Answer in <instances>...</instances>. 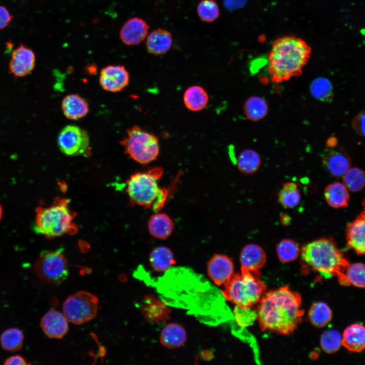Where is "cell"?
<instances>
[{"instance_id":"1","label":"cell","mask_w":365,"mask_h":365,"mask_svg":"<svg viewBox=\"0 0 365 365\" xmlns=\"http://www.w3.org/2000/svg\"><path fill=\"white\" fill-rule=\"evenodd\" d=\"M300 295L287 286L266 293L259 302L257 319L261 330L283 335L292 334L302 320Z\"/></svg>"},{"instance_id":"2","label":"cell","mask_w":365,"mask_h":365,"mask_svg":"<svg viewBox=\"0 0 365 365\" xmlns=\"http://www.w3.org/2000/svg\"><path fill=\"white\" fill-rule=\"evenodd\" d=\"M311 52L310 45L301 38L286 35L276 39L268 55L271 81L279 83L300 76Z\"/></svg>"},{"instance_id":"3","label":"cell","mask_w":365,"mask_h":365,"mask_svg":"<svg viewBox=\"0 0 365 365\" xmlns=\"http://www.w3.org/2000/svg\"><path fill=\"white\" fill-rule=\"evenodd\" d=\"M300 253L304 262L324 278L336 276L340 284L350 285L345 273L349 262L333 240L323 238L314 240L303 246Z\"/></svg>"},{"instance_id":"4","label":"cell","mask_w":365,"mask_h":365,"mask_svg":"<svg viewBox=\"0 0 365 365\" xmlns=\"http://www.w3.org/2000/svg\"><path fill=\"white\" fill-rule=\"evenodd\" d=\"M69 203L68 199L57 197L50 206L37 208L34 231L48 238L75 233L77 229L72 221L76 213L71 210Z\"/></svg>"},{"instance_id":"5","label":"cell","mask_w":365,"mask_h":365,"mask_svg":"<svg viewBox=\"0 0 365 365\" xmlns=\"http://www.w3.org/2000/svg\"><path fill=\"white\" fill-rule=\"evenodd\" d=\"M162 174V168L157 167L131 175L127 181L126 189L131 202L147 208L152 207L156 212L161 209L167 197L166 190L158 185Z\"/></svg>"},{"instance_id":"6","label":"cell","mask_w":365,"mask_h":365,"mask_svg":"<svg viewBox=\"0 0 365 365\" xmlns=\"http://www.w3.org/2000/svg\"><path fill=\"white\" fill-rule=\"evenodd\" d=\"M224 285L222 293L224 298L236 306L242 307H252L259 303L267 290L260 271L243 268H241L240 273H234Z\"/></svg>"},{"instance_id":"7","label":"cell","mask_w":365,"mask_h":365,"mask_svg":"<svg viewBox=\"0 0 365 365\" xmlns=\"http://www.w3.org/2000/svg\"><path fill=\"white\" fill-rule=\"evenodd\" d=\"M120 142L126 154L142 164L154 161L159 154L157 137L136 125L127 131L126 136Z\"/></svg>"},{"instance_id":"8","label":"cell","mask_w":365,"mask_h":365,"mask_svg":"<svg viewBox=\"0 0 365 365\" xmlns=\"http://www.w3.org/2000/svg\"><path fill=\"white\" fill-rule=\"evenodd\" d=\"M63 248L41 253L34 265L37 276L43 282L52 285L63 282L69 274L67 261Z\"/></svg>"},{"instance_id":"9","label":"cell","mask_w":365,"mask_h":365,"mask_svg":"<svg viewBox=\"0 0 365 365\" xmlns=\"http://www.w3.org/2000/svg\"><path fill=\"white\" fill-rule=\"evenodd\" d=\"M98 303L96 296L87 291H78L65 300L63 304V314L67 321L81 324L96 317Z\"/></svg>"},{"instance_id":"10","label":"cell","mask_w":365,"mask_h":365,"mask_svg":"<svg viewBox=\"0 0 365 365\" xmlns=\"http://www.w3.org/2000/svg\"><path fill=\"white\" fill-rule=\"evenodd\" d=\"M90 138L88 133L75 125H68L61 129L57 137L60 151L69 156H76L87 153L89 149Z\"/></svg>"},{"instance_id":"11","label":"cell","mask_w":365,"mask_h":365,"mask_svg":"<svg viewBox=\"0 0 365 365\" xmlns=\"http://www.w3.org/2000/svg\"><path fill=\"white\" fill-rule=\"evenodd\" d=\"M129 82V73L123 65H108L100 71L99 83L105 91L119 92L125 88Z\"/></svg>"},{"instance_id":"12","label":"cell","mask_w":365,"mask_h":365,"mask_svg":"<svg viewBox=\"0 0 365 365\" xmlns=\"http://www.w3.org/2000/svg\"><path fill=\"white\" fill-rule=\"evenodd\" d=\"M207 272L209 277L215 284L224 285L234 273V263L228 256L215 254L207 263Z\"/></svg>"},{"instance_id":"13","label":"cell","mask_w":365,"mask_h":365,"mask_svg":"<svg viewBox=\"0 0 365 365\" xmlns=\"http://www.w3.org/2000/svg\"><path fill=\"white\" fill-rule=\"evenodd\" d=\"M35 56L30 49L21 44L12 54L9 72L16 78L29 75L34 68Z\"/></svg>"},{"instance_id":"14","label":"cell","mask_w":365,"mask_h":365,"mask_svg":"<svg viewBox=\"0 0 365 365\" xmlns=\"http://www.w3.org/2000/svg\"><path fill=\"white\" fill-rule=\"evenodd\" d=\"M149 29L148 24L143 19L133 17L128 19L122 26L120 31V38L126 45H137L147 37Z\"/></svg>"},{"instance_id":"15","label":"cell","mask_w":365,"mask_h":365,"mask_svg":"<svg viewBox=\"0 0 365 365\" xmlns=\"http://www.w3.org/2000/svg\"><path fill=\"white\" fill-rule=\"evenodd\" d=\"M336 147L328 148L324 152L322 163L330 174L336 177H340L343 176L350 168L351 163L347 154Z\"/></svg>"},{"instance_id":"16","label":"cell","mask_w":365,"mask_h":365,"mask_svg":"<svg viewBox=\"0 0 365 365\" xmlns=\"http://www.w3.org/2000/svg\"><path fill=\"white\" fill-rule=\"evenodd\" d=\"M41 326L45 334L50 338L61 339L68 330L67 320L58 311L51 310L42 318Z\"/></svg>"},{"instance_id":"17","label":"cell","mask_w":365,"mask_h":365,"mask_svg":"<svg viewBox=\"0 0 365 365\" xmlns=\"http://www.w3.org/2000/svg\"><path fill=\"white\" fill-rule=\"evenodd\" d=\"M364 216V212L362 211L346 229L347 245L359 255L364 254L365 251Z\"/></svg>"},{"instance_id":"18","label":"cell","mask_w":365,"mask_h":365,"mask_svg":"<svg viewBox=\"0 0 365 365\" xmlns=\"http://www.w3.org/2000/svg\"><path fill=\"white\" fill-rule=\"evenodd\" d=\"M241 268L252 271H260L266 262L264 250L255 244H248L242 249L239 258Z\"/></svg>"},{"instance_id":"19","label":"cell","mask_w":365,"mask_h":365,"mask_svg":"<svg viewBox=\"0 0 365 365\" xmlns=\"http://www.w3.org/2000/svg\"><path fill=\"white\" fill-rule=\"evenodd\" d=\"M61 108L66 118L77 120L85 117L89 112L86 100L76 94L66 95L63 99Z\"/></svg>"},{"instance_id":"20","label":"cell","mask_w":365,"mask_h":365,"mask_svg":"<svg viewBox=\"0 0 365 365\" xmlns=\"http://www.w3.org/2000/svg\"><path fill=\"white\" fill-rule=\"evenodd\" d=\"M171 33L164 29H157L147 36L146 47L148 51L154 55H162L167 52L172 45Z\"/></svg>"},{"instance_id":"21","label":"cell","mask_w":365,"mask_h":365,"mask_svg":"<svg viewBox=\"0 0 365 365\" xmlns=\"http://www.w3.org/2000/svg\"><path fill=\"white\" fill-rule=\"evenodd\" d=\"M342 345L350 352L362 351L365 346L364 326L356 323L347 327L342 335Z\"/></svg>"},{"instance_id":"22","label":"cell","mask_w":365,"mask_h":365,"mask_svg":"<svg viewBox=\"0 0 365 365\" xmlns=\"http://www.w3.org/2000/svg\"><path fill=\"white\" fill-rule=\"evenodd\" d=\"M186 340L185 329L176 323H171L165 326L160 335L161 344L169 349H175L182 346Z\"/></svg>"},{"instance_id":"23","label":"cell","mask_w":365,"mask_h":365,"mask_svg":"<svg viewBox=\"0 0 365 365\" xmlns=\"http://www.w3.org/2000/svg\"><path fill=\"white\" fill-rule=\"evenodd\" d=\"M148 226L150 234L159 239H165L169 237L174 227L171 218L164 213H157L151 216Z\"/></svg>"},{"instance_id":"24","label":"cell","mask_w":365,"mask_h":365,"mask_svg":"<svg viewBox=\"0 0 365 365\" xmlns=\"http://www.w3.org/2000/svg\"><path fill=\"white\" fill-rule=\"evenodd\" d=\"M324 199L332 207L340 208L347 206L349 200L348 190L340 182H335L327 185L324 192Z\"/></svg>"},{"instance_id":"25","label":"cell","mask_w":365,"mask_h":365,"mask_svg":"<svg viewBox=\"0 0 365 365\" xmlns=\"http://www.w3.org/2000/svg\"><path fill=\"white\" fill-rule=\"evenodd\" d=\"M183 100L188 109L198 112L206 107L209 101V97L202 87L195 85L188 88L185 91Z\"/></svg>"},{"instance_id":"26","label":"cell","mask_w":365,"mask_h":365,"mask_svg":"<svg viewBox=\"0 0 365 365\" xmlns=\"http://www.w3.org/2000/svg\"><path fill=\"white\" fill-rule=\"evenodd\" d=\"M150 262L153 269L160 272L167 271L175 263L171 250L162 246L153 249L150 255Z\"/></svg>"},{"instance_id":"27","label":"cell","mask_w":365,"mask_h":365,"mask_svg":"<svg viewBox=\"0 0 365 365\" xmlns=\"http://www.w3.org/2000/svg\"><path fill=\"white\" fill-rule=\"evenodd\" d=\"M243 112L249 120L256 122L264 118L268 112V105L263 98L252 96L248 98L244 103Z\"/></svg>"},{"instance_id":"28","label":"cell","mask_w":365,"mask_h":365,"mask_svg":"<svg viewBox=\"0 0 365 365\" xmlns=\"http://www.w3.org/2000/svg\"><path fill=\"white\" fill-rule=\"evenodd\" d=\"M236 164L240 172L245 174H251L255 173L260 168L261 160L260 155L256 151L247 149L240 153Z\"/></svg>"},{"instance_id":"29","label":"cell","mask_w":365,"mask_h":365,"mask_svg":"<svg viewBox=\"0 0 365 365\" xmlns=\"http://www.w3.org/2000/svg\"><path fill=\"white\" fill-rule=\"evenodd\" d=\"M308 318L313 325L317 327H322L326 325L331 320L332 311L325 303L317 302L310 308Z\"/></svg>"},{"instance_id":"30","label":"cell","mask_w":365,"mask_h":365,"mask_svg":"<svg viewBox=\"0 0 365 365\" xmlns=\"http://www.w3.org/2000/svg\"><path fill=\"white\" fill-rule=\"evenodd\" d=\"M278 200L285 208L296 207L301 201V194L297 184L293 182L285 183L278 194Z\"/></svg>"},{"instance_id":"31","label":"cell","mask_w":365,"mask_h":365,"mask_svg":"<svg viewBox=\"0 0 365 365\" xmlns=\"http://www.w3.org/2000/svg\"><path fill=\"white\" fill-rule=\"evenodd\" d=\"M23 341L24 335L22 332L16 327L6 330L0 338L3 348L11 352L19 350L23 346Z\"/></svg>"},{"instance_id":"32","label":"cell","mask_w":365,"mask_h":365,"mask_svg":"<svg viewBox=\"0 0 365 365\" xmlns=\"http://www.w3.org/2000/svg\"><path fill=\"white\" fill-rule=\"evenodd\" d=\"M301 249L298 243L291 239H283L276 245V252L279 259L284 263L296 260Z\"/></svg>"},{"instance_id":"33","label":"cell","mask_w":365,"mask_h":365,"mask_svg":"<svg viewBox=\"0 0 365 365\" xmlns=\"http://www.w3.org/2000/svg\"><path fill=\"white\" fill-rule=\"evenodd\" d=\"M314 97L322 101H329L333 96V88L331 82L326 78L319 77L314 80L310 87Z\"/></svg>"},{"instance_id":"34","label":"cell","mask_w":365,"mask_h":365,"mask_svg":"<svg viewBox=\"0 0 365 365\" xmlns=\"http://www.w3.org/2000/svg\"><path fill=\"white\" fill-rule=\"evenodd\" d=\"M343 181L348 190L353 192L360 191L364 186V173L359 168L350 167L343 175Z\"/></svg>"},{"instance_id":"35","label":"cell","mask_w":365,"mask_h":365,"mask_svg":"<svg viewBox=\"0 0 365 365\" xmlns=\"http://www.w3.org/2000/svg\"><path fill=\"white\" fill-rule=\"evenodd\" d=\"M197 12L202 21L211 23L218 17L220 9L214 0H202L197 6Z\"/></svg>"},{"instance_id":"36","label":"cell","mask_w":365,"mask_h":365,"mask_svg":"<svg viewBox=\"0 0 365 365\" xmlns=\"http://www.w3.org/2000/svg\"><path fill=\"white\" fill-rule=\"evenodd\" d=\"M320 343L323 351L327 353H334L342 346V335L335 330L327 331L322 335Z\"/></svg>"},{"instance_id":"37","label":"cell","mask_w":365,"mask_h":365,"mask_svg":"<svg viewBox=\"0 0 365 365\" xmlns=\"http://www.w3.org/2000/svg\"><path fill=\"white\" fill-rule=\"evenodd\" d=\"M234 315L237 324L244 327L253 324L257 318V311L253 310L252 307L236 306Z\"/></svg>"},{"instance_id":"38","label":"cell","mask_w":365,"mask_h":365,"mask_svg":"<svg viewBox=\"0 0 365 365\" xmlns=\"http://www.w3.org/2000/svg\"><path fill=\"white\" fill-rule=\"evenodd\" d=\"M162 304L151 297H146L145 302L141 307V313L150 321L160 320L163 315Z\"/></svg>"},{"instance_id":"39","label":"cell","mask_w":365,"mask_h":365,"mask_svg":"<svg viewBox=\"0 0 365 365\" xmlns=\"http://www.w3.org/2000/svg\"><path fill=\"white\" fill-rule=\"evenodd\" d=\"M364 265L357 263L349 265L346 270V276L350 284L359 287H364Z\"/></svg>"},{"instance_id":"40","label":"cell","mask_w":365,"mask_h":365,"mask_svg":"<svg viewBox=\"0 0 365 365\" xmlns=\"http://www.w3.org/2000/svg\"><path fill=\"white\" fill-rule=\"evenodd\" d=\"M352 126L357 134L362 136L364 135V113L363 112L358 114L354 118Z\"/></svg>"},{"instance_id":"41","label":"cell","mask_w":365,"mask_h":365,"mask_svg":"<svg viewBox=\"0 0 365 365\" xmlns=\"http://www.w3.org/2000/svg\"><path fill=\"white\" fill-rule=\"evenodd\" d=\"M12 19L13 16L7 9L3 6H0V29L6 27Z\"/></svg>"},{"instance_id":"42","label":"cell","mask_w":365,"mask_h":365,"mask_svg":"<svg viewBox=\"0 0 365 365\" xmlns=\"http://www.w3.org/2000/svg\"><path fill=\"white\" fill-rule=\"evenodd\" d=\"M4 364L25 365L28 363L24 357L19 355H15L8 358L4 363Z\"/></svg>"},{"instance_id":"43","label":"cell","mask_w":365,"mask_h":365,"mask_svg":"<svg viewBox=\"0 0 365 365\" xmlns=\"http://www.w3.org/2000/svg\"><path fill=\"white\" fill-rule=\"evenodd\" d=\"M245 1V0H225L227 7L231 10L242 6Z\"/></svg>"},{"instance_id":"44","label":"cell","mask_w":365,"mask_h":365,"mask_svg":"<svg viewBox=\"0 0 365 365\" xmlns=\"http://www.w3.org/2000/svg\"><path fill=\"white\" fill-rule=\"evenodd\" d=\"M326 145L327 148H334L337 145V139L336 137H331L327 139Z\"/></svg>"},{"instance_id":"45","label":"cell","mask_w":365,"mask_h":365,"mask_svg":"<svg viewBox=\"0 0 365 365\" xmlns=\"http://www.w3.org/2000/svg\"><path fill=\"white\" fill-rule=\"evenodd\" d=\"M280 220L283 225L287 226L290 223L291 218L288 214L283 213L280 215Z\"/></svg>"},{"instance_id":"46","label":"cell","mask_w":365,"mask_h":365,"mask_svg":"<svg viewBox=\"0 0 365 365\" xmlns=\"http://www.w3.org/2000/svg\"><path fill=\"white\" fill-rule=\"evenodd\" d=\"M87 70L89 74H93L96 71V66L95 65H90L88 66Z\"/></svg>"},{"instance_id":"47","label":"cell","mask_w":365,"mask_h":365,"mask_svg":"<svg viewBox=\"0 0 365 365\" xmlns=\"http://www.w3.org/2000/svg\"><path fill=\"white\" fill-rule=\"evenodd\" d=\"M2 215H3V209H2V206L0 204V220L2 218Z\"/></svg>"}]
</instances>
